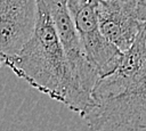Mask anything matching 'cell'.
<instances>
[{
    "label": "cell",
    "instance_id": "cell-2",
    "mask_svg": "<svg viewBox=\"0 0 146 131\" xmlns=\"http://www.w3.org/2000/svg\"><path fill=\"white\" fill-rule=\"evenodd\" d=\"M19 79L49 98L81 115L89 101L79 91L60 43L50 10L38 0L34 32L23 49L6 65Z\"/></svg>",
    "mask_w": 146,
    "mask_h": 131
},
{
    "label": "cell",
    "instance_id": "cell-7",
    "mask_svg": "<svg viewBox=\"0 0 146 131\" xmlns=\"http://www.w3.org/2000/svg\"><path fill=\"white\" fill-rule=\"evenodd\" d=\"M140 1H143V2H145V3H146V0H140Z\"/></svg>",
    "mask_w": 146,
    "mask_h": 131
},
{
    "label": "cell",
    "instance_id": "cell-6",
    "mask_svg": "<svg viewBox=\"0 0 146 131\" xmlns=\"http://www.w3.org/2000/svg\"><path fill=\"white\" fill-rule=\"evenodd\" d=\"M38 19V0H0V68L31 39Z\"/></svg>",
    "mask_w": 146,
    "mask_h": 131
},
{
    "label": "cell",
    "instance_id": "cell-3",
    "mask_svg": "<svg viewBox=\"0 0 146 131\" xmlns=\"http://www.w3.org/2000/svg\"><path fill=\"white\" fill-rule=\"evenodd\" d=\"M99 0H67V7L82 41L86 54L100 77L120 65L123 52L103 34L97 7Z\"/></svg>",
    "mask_w": 146,
    "mask_h": 131
},
{
    "label": "cell",
    "instance_id": "cell-1",
    "mask_svg": "<svg viewBox=\"0 0 146 131\" xmlns=\"http://www.w3.org/2000/svg\"><path fill=\"white\" fill-rule=\"evenodd\" d=\"M80 116L90 131H146V23L117 68L98 80Z\"/></svg>",
    "mask_w": 146,
    "mask_h": 131
},
{
    "label": "cell",
    "instance_id": "cell-5",
    "mask_svg": "<svg viewBox=\"0 0 146 131\" xmlns=\"http://www.w3.org/2000/svg\"><path fill=\"white\" fill-rule=\"evenodd\" d=\"M97 14L103 34L125 52L146 23V3L140 0H99Z\"/></svg>",
    "mask_w": 146,
    "mask_h": 131
},
{
    "label": "cell",
    "instance_id": "cell-4",
    "mask_svg": "<svg viewBox=\"0 0 146 131\" xmlns=\"http://www.w3.org/2000/svg\"><path fill=\"white\" fill-rule=\"evenodd\" d=\"M44 2L50 10L73 75V80L81 95L90 104L92 91L100 79V75L86 54L82 41L68 10L67 0H44Z\"/></svg>",
    "mask_w": 146,
    "mask_h": 131
}]
</instances>
